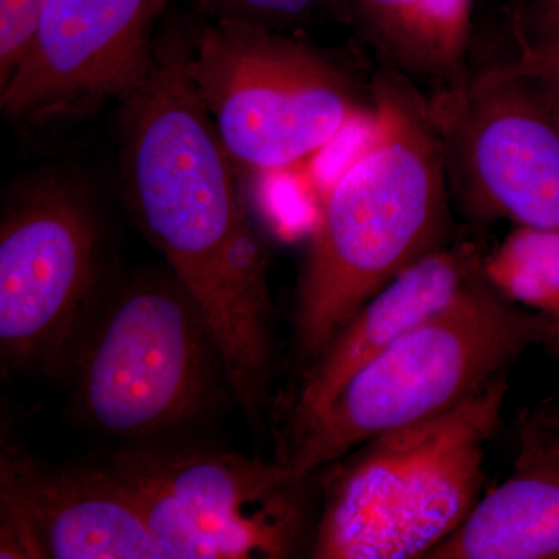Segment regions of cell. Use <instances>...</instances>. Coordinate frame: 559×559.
<instances>
[{"label":"cell","instance_id":"obj_12","mask_svg":"<svg viewBox=\"0 0 559 559\" xmlns=\"http://www.w3.org/2000/svg\"><path fill=\"white\" fill-rule=\"evenodd\" d=\"M484 257L468 242L441 246L374 294L304 369L288 412L286 441L329 409L356 371L480 277Z\"/></svg>","mask_w":559,"mask_h":559},{"label":"cell","instance_id":"obj_18","mask_svg":"<svg viewBox=\"0 0 559 559\" xmlns=\"http://www.w3.org/2000/svg\"><path fill=\"white\" fill-rule=\"evenodd\" d=\"M215 20L246 22L271 27L274 22L296 20L318 5L319 0H204Z\"/></svg>","mask_w":559,"mask_h":559},{"label":"cell","instance_id":"obj_5","mask_svg":"<svg viewBox=\"0 0 559 559\" xmlns=\"http://www.w3.org/2000/svg\"><path fill=\"white\" fill-rule=\"evenodd\" d=\"M69 381L79 417L128 441L182 436L235 404L207 319L170 271L110 289Z\"/></svg>","mask_w":559,"mask_h":559},{"label":"cell","instance_id":"obj_15","mask_svg":"<svg viewBox=\"0 0 559 559\" xmlns=\"http://www.w3.org/2000/svg\"><path fill=\"white\" fill-rule=\"evenodd\" d=\"M484 274L502 296L549 319L559 333V230L518 226L484 257Z\"/></svg>","mask_w":559,"mask_h":559},{"label":"cell","instance_id":"obj_2","mask_svg":"<svg viewBox=\"0 0 559 559\" xmlns=\"http://www.w3.org/2000/svg\"><path fill=\"white\" fill-rule=\"evenodd\" d=\"M371 112L366 145L320 194L293 316L305 369L374 294L444 246L451 187L428 98L385 69Z\"/></svg>","mask_w":559,"mask_h":559},{"label":"cell","instance_id":"obj_20","mask_svg":"<svg viewBox=\"0 0 559 559\" xmlns=\"http://www.w3.org/2000/svg\"><path fill=\"white\" fill-rule=\"evenodd\" d=\"M543 13L559 14V0H540Z\"/></svg>","mask_w":559,"mask_h":559},{"label":"cell","instance_id":"obj_1","mask_svg":"<svg viewBox=\"0 0 559 559\" xmlns=\"http://www.w3.org/2000/svg\"><path fill=\"white\" fill-rule=\"evenodd\" d=\"M190 40H157L148 79L124 102L120 173L135 226L200 305L235 404L263 421L274 373L270 261L226 146L189 70Z\"/></svg>","mask_w":559,"mask_h":559},{"label":"cell","instance_id":"obj_11","mask_svg":"<svg viewBox=\"0 0 559 559\" xmlns=\"http://www.w3.org/2000/svg\"><path fill=\"white\" fill-rule=\"evenodd\" d=\"M0 558L162 555L131 492L105 465H55L2 437Z\"/></svg>","mask_w":559,"mask_h":559},{"label":"cell","instance_id":"obj_7","mask_svg":"<svg viewBox=\"0 0 559 559\" xmlns=\"http://www.w3.org/2000/svg\"><path fill=\"white\" fill-rule=\"evenodd\" d=\"M100 216L66 179L14 191L0 219V359L68 381L110 286Z\"/></svg>","mask_w":559,"mask_h":559},{"label":"cell","instance_id":"obj_9","mask_svg":"<svg viewBox=\"0 0 559 559\" xmlns=\"http://www.w3.org/2000/svg\"><path fill=\"white\" fill-rule=\"evenodd\" d=\"M428 109L469 215L559 230V114L516 62L440 86Z\"/></svg>","mask_w":559,"mask_h":559},{"label":"cell","instance_id":"obj_10","mask_svg":"<svg viewBox=\"0 0 559 559\" xmlns=\"http://www.w3.org/2000/svg\"><path fill=\"white\" fill-rule=\"evenodd\" d=\"M165 0H44L27 49L0 84L7 119L49 127L124 103L153 68Z\"/></svg>","mask_w":559,"mask_h":559},{"label":"cell","instance_id":"obj_4","mask_svg":"<svg viewBox=\"0 0 559 559\" xmlns=\"http://www.w3.org/2000/svg\"><path fill=\"white\" fill-rule=\"evenodd\" d=\"M509 377L423 421L381 433L340 460L326 484L312 557L428 558L481 498L485 454Z\"/></svg>","mask_w":559,"mask_h":559},{"label":"cell","instance_id":"obj_13","mask_svg":"<svg viewBox=\"0 0 559 559\" xmlns=\"http://www.w3.org/2000/svg\"><path fill=\"white\" fill-rule=\"evenodd\" d=\"M432 559H559V454L525 428L516 468Z\"/></svg>","mask_w":559,"mask_h":559},{"label":"cell","instance_id":"obj_16","mask_svg":"<svg viewBox=\"0 0 559 559\" xmlns=\"http://www.w3.org/2000/svg\"><path fill=\"white\" fill-rule=\"evenodd\" d=\"M514 62L539 84L559 114V14L543 13L539 31L522 44Z\"/></svg>","mask_w":559,"mask_h":559},{"label":"cell","instance_id":"obj_17","mask_svg":"<svg viewBox=\"0 0 559 559\" xmlns=\"http://www.w3.org/2000/svg\"><path fill=\"white\" fill-rule=\"evenodd\" d=\"M44 0H0V84L27 49Z\"/></svg>","mask_w":559,"mask_h":559},{"label":"cell","instance_id":"obj_6","mask_svg":"<svg viewBox=\"0 0 559 559\" xmlns=\"http://www.w3.org/2000/svg\"><path fill=\"white\" fill-rule=\"evenodd\" d=\"M189 70L231 162L264 187L314 186L316 162L367 116L336 62L263 25L213 21Z\"/></svg>","mask_w":559,"mask_h":559},{"label":"cell","instance_id":"obj_8","mask_svg":"<svg viewBox=\"0 0 559 559\" xmlns=\"http://www.w3.org/2000/svg\"><path fill=\"white\" fill-rule=\"evenodd\" d=\"M105 466L131 492L162 559L280 558L293 549L305 480L277 459L171 436L128 441Z\"/></svg>","mask_w":559,"mask_h":559},{"label":"cell","instance_id":"obj_3","mask_svg":"<svg viewBox=\"0 0 559 559\" xmlns=\"http://www.w3.org/2000/svg\"><path fill=\"white\" fill-rule=\"evenodd\" d=\"M533 347L559 352L549 319L513 304L485 274L356 371L329 409L277 459L297 479L381 433L459 406L500 378Z\"/></svg>","mask_w":559,"mask_h":559},{"label":"cell","instance_id":"obj_14","mask_svg":"<svg viewBox=\"0 0 559 559\" xmlns=\"http://www.w3.org/2000/svg\"><path fill=\"white\" fill-rule=\"evenodd\" d=\"M374 43L401 73L455 83L468 73L474 0H359Z\"/></svg>","mask_w":559,"mask_h":559},{"label":"cell","instance_id":"obj_19","mask_svg":"<svg viewBox=\"0 0 559 559\" xmlns=\"http://www.w3.org/2000/svg\"><path fill=\"white\" fill-rule=\"evenodd\" d=\"M535 430L536 433H539V439L559 454V419H550L544 425H536Z\"/></svg>","mask_w":559,"mask_h":559}]
</instances>
